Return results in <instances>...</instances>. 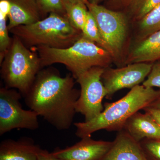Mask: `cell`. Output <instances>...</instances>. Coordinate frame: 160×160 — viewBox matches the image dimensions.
I'll return each instance as SVG.
<instances>
[{
	"mask_svg": "<svg viewBox=\"0 0 160 160\" xmlns=\"http://www.w3.org/2000/svg\"><path fill=\"white\" fill-rule=\"evenodd\" d=\"M71 75L61 76L54 68L41 69L24 97L28 107L59 130L70 128L80 90Z\"/></svg>",
	"mask_w": 160,
	"mask_h": 160,
	"instance_id": "6da1fadb",
	"label": "cell"
},
{
	"mask_svg": "<svg viewBox=\"0 0 160 160\" xmlns=\"http://www.w3.org/2000/svg\"><path fill=\"white\" fill-rule=\"evenodd\" d=\"M160 96V89L138 85L131 89L124 97L112 103L104 104V110L90 121L75 123L76 135L81 139L91 137L100 130L119 131L123 129L127 120L142 109Z\"/></svg>",
	"mask_w": 160,
	"mask_h": 160,
	"instance_id": "7a4b0ae2",
	"label": "cell"
},
{
	"mask_svg": "<svg viewBox=\"0 0 160 160\" xmlns=\"http://www.w3.org/2000/svg\"><path fill=\"white\" fill-rule=\"evenodd\" d=\"M31 49L39 56L42 68L57 63L63 64L76 79L92 67L107 68L113 62L109 52L82 35L65 49L38 46Z\"/></svg>",
	"mask_w": 160,
	"mask_h": 160,
	"instance_id": "3957f363",
	"label": "cell"
},
{
	"mask_svg": "<svg viewBox=\"0 0 160 160\" xmlns=\"http://www.w3.org/2000/svg\"><path fill=\"white\" fill-rule=\"evenodd\" d=\"M9 32L30 49L38 46L65 49L82 35V31L71 25L66 15L56 12L31 25L15 27Z\"/></svg>",
	"mask_w": 160,
	"mask_h": 160,
	"instance_id": "277c9868",
	"label": "cell"
},
{
	"mask_svg": "<svg viewBox=\"0 0 160 160\" xmlns=\"http://www.w3.org/2000/svg\"><path fill=\"white\" fill-rule=\"evenodd\" d=\"M1 67V78L5 87L17 89L24 97L42 68L37 52L27 48L14 35Z\"/></svg>",
	"mask_w": 160,
	"mask_h": 160,
	"instance_id": "5b68a950",
	"label": "cell"
},
{
	"mask_svg": "<svg viewBox=\"0 0 160 160\" xmlns=\"http://www.w3.org/2000/svg\"><path fill=\"white\" fill-rule=\"evenodd\" d=\"M86 5L96 21L101 36L113 62L119 67L124 66L122 59L129 31L128 15L100 5L88 2Z\"/></svg>",
	"mask_w": 160,
	"mask_h": 160,
	"instance_id": "8992f818",
	"label": "cell"
},
{
	"mask_svg": "<svg viewBox=\"0 0 160 160\" xmlns=\"http://www.w3.org/2000/svg\"><path fill=\"white\" fill-rule=\"evenodd\" d=\"M22 95L16 89H0V136L14 129L39 128V116L31 109H23L20 102Z\"/></svg>",
	"mask_w": 160,
	"mask_h": 160,
	"instance_id": "52a82bcc",
	"label": "cell"
},
{
	"mask_svg": "<svg viewBox=\"0 0 160 160\" xmlns=\"http://www.w3.org/2000/svg\"><path fill=\"white\" fill-rule=\"evenodd\" d=\"M104 69L102 67H92L76 79L81 89L76 104V110L84 116L85 121L92 119L104 110L102 101L107 95V90L102 82Z\"/></svg>",
	"mask_w": 160,
	"mask_h": 160,
	"instance_id": "ba28073f",
	"label": "cell"
},
{
	"mask_svg": "<svg viewBox=\"0 0 160 160\" xmlns=\"http://www.w3.org/2000/svg\"><path fill=\"white\" fill-rule=\"evenodd\" d=\"M153 63H135L116 69L105 68L102 80L107 91V99L122 89H132L143 83L151 71Z\"/></svg>",
	"mask_w": 160,
	"mask_h": 160,
	"instance_id": "9c48e42d",
	"label": "cell"
},
{
	"mask_svg": "<svg viewBox=\"0 0 160 160\" xmlns=\"http://www.w3.org/2000/svg\"><path fill=\"white\" fill-rule=\"evenodd\" d=\"M112 144V142L96 141L91 137H86L70 147L63 149L57 148L51 153L64 160H101Z\"/></svg>",
	"mask_w": 160,
	"mask_h": 160,
	"instance_id": "30bf717a",
	"label": "cell"
},
{
	"mask_svg": "<svg viewBox=\"0 0 160 160\" xmlns=\"http://www.w3.org/2000/svg\"><path fill=\"white\" fill-rule=\"evenodd\" d=\"M101 160H148L140 142L124 129L118 131L109 151Z\"/></svg>",
	"mask_w": 160,
	"mask_h": 160,
	"instance_id": "8fae6325",
	"label": "cell"
},
{
	"mask_svg": "<svg viewBox=\"0 0 160 160\" xmlns=\"http://www.w3.org/2000/svg\"><path fill=\"white\" fill-rule=\"evenodd\" d=\"M160 61V30L136 42L126 58L125 66L135 63H153Z\"/></svg>",
	"mask_w": 160,
	"mask_h": 160,
	"instance_id": "7c38bea8",
	"label": "cell"
},
{
	"mask_svg": "<svg viewBox=\"0 0 160 160\" xmlns=\"http://www.w3.org/2000/svg\"><path fill=\"white\" fill-rule=\"evenodd\" d=\"M42 150L29 138L5 140L0 144V160H38Z\"/></svg>",
	"mask_w": 160,
	"mask_h": 160,
	"instance_id": "4fadbf2b",
	"label": "cell"
},
{
	"mask_svg": "<svg viewBox=\"0 0 160 160\" xmlns=\"http://www.w3.org/2000/svg\"><path fill=\"white\" fill-rule=\"evenodd\" d=\"M9 31L15 27L33 24L42 19L34 0H9Z\"/></svg>",
	"mask_w": 160,
	"mask_h": 160,
	"instance_id": "5bb4252c",
	"label": "cell"
},
{
	"mask_svg": "<svg viewBox=\"0 0 160 160\" xmlns=\"http://www.w3.org/2000/svg\"><path fill=\"white\" fill-rule=\"evenodd\" d=\"M123 129L137 142L146 138L160 139V127L149 115L139 112L126 121Z\"/></svg>",
	"mask_w": 160,
	"mask_h": 160,
	"instance_id": "9a60e30c",
	"label": "cell"
},
{
	"mask_svg": "<svg viewBox=\"0 0 160 160\" xmlns=\"http://www.w3.org/2000/svg\"><path fill=\"white\" fill-rule=\"evenodd\" d=\"M136 42L160 30V4L137 21Z\"/></svg>",
	"mask_w": 160,
	"mask_h": 160,
	"instance_id": "2e32d148",
	"label": "cell"
},
{
	"mask_svg": "<svg viewBox=\"0 0 160 160\" xmlns=\"http://www.w3.org/2000/svg\"><path fill=\"white\" fill-rule=\"evenodd\" d=\"M125 4L129 16L137 22L160 5V0H127Z\"/></svg>",
	"mask_w": 160,
	"mask_h": 160,
	"instance_id": "e0dca14e",
	"label": "cell"
},
{
	"mask_svg": "<svg viewBox=\"0 0 160 160\" xmlns=\"http://www.w3.org/2000/svg\"><path fill=\"white\" fill-rule=\"evenodd\" d=\"M66 16L73 27L82 31L87 18L88 9L83 3L65 2Z\"/></svg>",
	"mask_w": 160,
	"mask_h": 160,
	"instance_id": "ac0fdd59",
	"label": "cell"
},
{
	"mask_svg": "<svg viewBox=\"0 0 160 160\" xmlns=\"http://www.w3.org/2000/svg\"><path fill=\"white\" fill-rule=\"evenodd\" d=\"M82 32L83 37L108 51L107 46L101 36L96 21L89 10L86 23Z\"/></svg>",
	"mask_w": 160,
	"mask_h": 160,
	"instance_id": "d6986e66",
	"label": "cell"
},
{
	"mask_svg": "<svg viewBox=\"0 0 160 160\" xmlns=\"http://www.w3.org/2000/svg\"><path fill=\"white\" fill-rule=\"evenodd\" d=\"M9 11L0 9V63L8 51L12 38L9 37V29L7 24Z\"/></svg>",
	"mask_w": 160,
	"mask_h": 160,
	"instance_id": "ffe728a7",
	"label": "cell"
},
{
	"mask_svg": "<svg viewBox=\"0 0 160 160\" xmlns=\"http://www.w3.org/2000/svg\"><path fill=\"white\" fill-rule=\"evenodd\" d=\"M43 19L47 13L56 12L66 15L64 0H34Z\"/></svg>",
	"mask_w": 160,
	"mask_h": 160,
	"instance_id": "44dd1931",
	"label": "cell"
},
{
	"mask_svg": "<svg viewBox=\"0 0 160 160\" xmlns=\"http://www.w3.org/2000/svg\"><path fill=\"white\" fill-rule=\"evenodd\" d=\"M140 143L148 160H160V139L146 138Z\"/></svg>",
	"mask_w": 160,
	"mask_h": 160,
	"instance_id": "7402d4cb",
	"label": "cell"
},
{
	"mask_svg": "<svg viewBox=\"0 0 160 160\" xmlns=\"http://www.w3.org/2000/svg\"><path fill=\"white\" fill-rule=\"evenodd\" d=\"M142 85L146 87L160 89V61L153 63L150 72Z\"/></svg>",
	"mask_w": 160,
	"mask_h": 160,
	"instance_id": "603a6c76",
	"label": "cell"
},
{
	"mask_svg": "<svg viewBox=\"0 0 160 160\" xmlns=\"http://www.w3.org/2000/svg\"><path fill=\"white\" fill-rule=\"evenodd\" d=\"M142 110L150 117L160 127V109L154 107L147 106L143 108Z\"/></svg>",
	"mask_w": 160,
	"mask_h": 160,
	"instance_id": "cb8c5ba5",
	"label": "cell"
},
{
	"mask_svg": "<svg viewBox=\"0 0 160 160\" xmlns=\"http://www.w3.org/2000/svg\"><path fill=\"white\" fill-rule=\"evenodd\" d=\"M38 160H64L54 156L47 150L42 149L38 156Z\"/></svg>",
	"mask_w": 160,
	"mask_h": 160,
	"instance_id": "d4e9b609",
	"label": "cell"
},
{
	"mask_svg": "<svg viewBox=\"0 0 160 160\" xmlns=\"http://www.w3.org/2000/svg\"><path fill=\"white\" fill-rule=\"evenodd\" d=\"M148 106L160 109V96Z\"/></svg>",
	"mask_w": 160,
	"mask_h": 160,
	"instance_id": "484cf974",
	"label": "cell"
},
{
	"mask_svg": "<svg viewBox=\"0 0 160 160\" xmlns=\"http://www.w3.org/2000/svg\"><path fill=\"white\" fill-rule=\"evenodd\" d=\"M65 3L76 4V3H83L86 4L88 2L87 0H64Z\"/></svg>",
	"mask_w": 160,
	"mask_h": 160,
	"instance_id": "4316f807",
	"label": "cell"
},
{
	"mask_svg": "<svg viewBox=\"0 0 160 160\" xmlns=\"http://www.w3.org/2000/svg\"><path fill=\"white\" fill-rule=\"evenodd\" d=\"M105 1L106 0H87L88 2L95 5H99L100 3Z\"/></svg>",
	"mask_w": 160,
	"mask_h": 160,
	"instance_id": "83f0119b",
	"label": "cell"
},
{
	"mask_svg": "<svg viewBox=\"0 0 160 160\" xmlns=\"http://www.w3.org/2000/svg\"><path fill=\"white\" fill-rule=\"evenodd\" d=\"M126 1L127 0H112L113 2L118 3V4H120V3H125Z\"/></svg>",
	"mask_w": 160,
	"mask_h": 160,
	"instance_id": "f1b7e54d",
	"label": "cell"
}]
</instances>
